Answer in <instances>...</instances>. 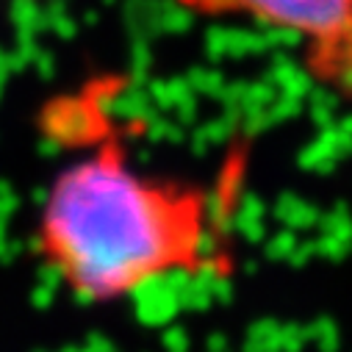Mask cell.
<instances>
[{"mask_svg":"<svg viewBox=\"0 0 352 352\" xmlns=\"http://www.w3.org/2000/svg\"><path fill=\"white\" fill-rule=\"evenodd\" d=\"M206 20H252L294 36L308 75L352 100V0H172Z\"/></svg>","mask_w":352,"mask_h":352,"instance_id":"7a4b0ae2","label":"cell"},{"mask_svg":"<svg viewBox=\"0 0 352 352\" xmlns=\"http://www.w3.org/2000/svg\"><path fill=\"white\" fill-rule=\"evenodd\" d=\"M214 225L206 186L142 172L128 147L103 139L50 181L36 250L78 300L109 305L161 278L211 270Z\"/></svg>","mask_w":352,"mask_h":352,"instance_id":"6da1fadb","label":"cell"}]
</instances>
